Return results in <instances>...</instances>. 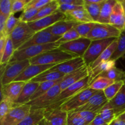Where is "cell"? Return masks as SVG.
Masks as SVG:
<instances>
[{
  "label": "cell",
  "mask_w": 125,
  "mask_h": 125,
  "mask_svg": "<svg viewBox=\"0 0 125 125\" xmlns=\"http://www.w3.org/2000/svg\"><path fill=\"white\" fill-rule=\"evenodd\" d=\"M92 79L90 75L82 79L80 81L71 85L69 87L61 91L59 95L53 100L51 104L45 109V112H48L55 109L59 108L63 104L67 102L68 100L75 96L78 93L81 92L84 89L89 87Z\"/></svg>",
  "instance_id": "cell-1"
},
{
  "label": "cell",
  "mask_w": 125,
  "mask_h": 125,
  "mask_svg": "<svg viewBox=\"0 0 125 125\" xmlns=\"http://www.w3.org/2000/svg\"><path fill=\"white\" fill-rule=\"evenodd\" d=\"M75 57H77L62 51L58 48L43 52L29 61L31 65H57Z\"/></svg>",
  "instance_id": "cell-2"
},
{
  "label": "cell",
  "mask_w": 125,
  "mask_h": 125,
  "mask_svg": "<svg viewBox=\"0 0 125 125\" xmlns=\"http://www.w3.org/2000/svg\"><path fill=\"white\" fill-rule=\"evenodd\" d=\"M31 65L29 60L9 62L1 68V84L4 85L13 82Z\"/></svg>",
  "instance_id": "cell-3"
},
{
  "label": "cell",
  "mask_w": 125,
  "mask_h": 125,
  "mask_svg": "<svg viewBox=\"0 0 125 125\" xmlns=\"http://www.w3.org/2000/svg\"><path fill=\"white\" fill-rule=\"evenodd\" d=\"M59 45L56 43L42 45L31 46L23 50H16L9 62L30 60L43 52L58 48Z\"/></svg>",
  "instance_id": "cell-4"
},
{
  "label": "cell",
  "mask_w": 125,
  "mask_h": 125,
  "mask_svg": "<svg viewBox=\"0 0 125 125\" xmlns=\"http://www.w3.org/2000/svg\"><path fill=\"white\" fill-rule=\"evenodd\" d=\"M115 39H117L111 38L92 41L90 46L83 57L87 67H89L92 63H94Z\"/></svg>",
  "instance_id": "cell-5"
},
{
  "label": "cell",
  "mask_w": 125,
  "mask_h": 125,
  "mask_svg": "<svg viewBox=\"0 0 125 125\" xmlns=\"http://www.w3.org/2000/svg\"><path fill=\"white\" fill-rule=\"evenodd\" d=\"M35 34V32L31 29L28 23L20 21L9 35L13 43L15 51L18 50Z\"/></svg>",
  "instance_id": "cell-6"
},
{
  "label": "cell",
  "mask_w": 125,
  "mask_h": 125,
  "mask_svg": "<svg viewBox=\"0 0 125 125\" xmlns=\"http://www.w3.org/2000/svg\"><path fill=\"white\" fill-rule=\"evenodd\" d=\"M122 32L110 24L96 23L95 26L86 38L91 41L104 39H118Z\"/></svg>",
  "instance_id": "cell-7"
},
{
  "label": "cell",
  "mask_w": 125,
  "mask_h": 125,
  "mask_svg": "<svg viewBox=\"0 0 125 125\" xmlns=\"http://www.w3.org/2000/svg\"><path fill=\"white\" fill-rule=\"evenodd\" d=\"M31 111V106L28 104L15 106L0 120V125H18L29 114Z\"/></svg>",
  "instance_id": "cell-8"
},
{
  "label": "cell",
  "mask_w": 125,
  "mask_h": 125,
  "mask_svg": "<svg viewBox=\"0 0 125 125\" xmlns=\"http://www.w3.org/2000/svg\"><path fill=\"white\" fill-rule=\"evenodd\" d=\"M91 42L90 39L86 37H80L59 45V49L76 57H83Z\"/></svg>",
  "instance_id": "cell-9"
},
{
  "label": "cell",
  "mask_w": 125,
  "mask_h": 125,
  "mask_svg": "<svg viewBox=\"0 0 125 125\" xmlns=\"http://www.w3.org/2000/svg\"><path fill=\"white\" fill-rule=\"evenodd\" d=\"M97 92L89 87L87 88L63 104L60 108L67 112L75 111L83 106Z\"/></svg>",
  "instance_id": "cell-10"
},
{
  "label": "cell",
  "mask_w": 125,
  "mask_h": 125,
  "mask_svg": "<svg viewBox=\"0 0 125 125\" xmlns=\"http://www.w3.org/2000/svg\"><path fill=\"white\" fill-rule=\"evenodd\" d=\"M61 92V89L59 83L54 85L42 96L29 101L28 104L31 106V111L38 109H45L51 104Z\"/></svg>",
  "instance_id": "cell-11"
},
{
  "label": "cell",
  "mask_w": 125,
  "mask_h": 125,
  "mask_svg": "<svg viewBox=\"0 0 125 125\" xmlns=\"http://www.w3.org/2000/svg\"><path fill=\"white\" fill-rule=\"evenodd\" d=\"M109 102L105 96L103 91H98L89 100L79 108L73 112H80V111H89L98 114L101 109Z\"/></svg>",
  "instance_id": "cell-12"
},
{
  "label": "cell",
  "mask_w": 125,
  "mask_h": 125,
  "mask_svg": "<svg viewBox=\"0 0 125 125\" xmlns=\"http://www.w3.org/2000/svg\"><path fill=\"white\" fill-rule=\"evenodd\" d=\"M66 16L61 11L57 10L52 14L38 20L29 22L28 24L35 33L45 30L51 27L57 22L65 19Z\"/></svg>",
  "instance_id": "cell-13"
},
{
  "label": "cell",
  "mask_w": 125,
  "mask_h": 125,
  "mask_svg": "<svg viewBox=\"0 0 125 125\" xmlns=\"http://www.w3.org/2000/svg\"><path fill=\"white\" fill-rule=\"evenodd\" d=\"M61 37L56 36L51 33L43 30L35 33L26 43L22 45L18 50H23L31 46L35 45H42L48 43H56L58 41Z\"/></svg>",
  "instance_id": "cell-14"
},
{
  "label": "cell",
  "mask_w": 125,
  "mask_h": 125,
  "mask_svg": "<svg viewBox=\"0 0 125 125\" xmlns=\"http://www.w3.org/2000/svg\"><path fill=\"white\" fill-rule=\"evenodd\" d=\"M85 65H86L84 62L83 57H77L56 65L50 68V70L59 72L62 74H64L65 75H67Z\"/></svg>",
  "instance_id": "cell-15"
},
{
  "label": "cell",
  "mask_w": 125,
  "mask_h": 125,
  "mask_svg": "<svg viewBox=\"0 0 125 125\" xmlns=\"http://www.w3.org/2000/svg\"><path fill=\"white\" fill-rule=\"evenodd\" d=\"M26 83L23 81H13L6 85H1V99L4 97L7 98L15 103Z\"/></svg>",
  "instance_id": "cell-16"
},
{
  "label": "cell",
  "mask_w": 125,
  "mask_h": 125,
  "mask_svg": "<svg viewBox=\"0 0 125 125\" xmlns=\"http://www.w3.org/2000/svg\"><path fill=\"white\" fill-rule=\"evenodd\" d=\"M55 64L50 65H31L28 66L21 74L14 81H23L28 82L30 81L34 78L43 72L50 69Z\"/></svg>",
  "instance_id": "cell-17"
},
{
  "label": "cell",
  "mask_w": 125,
  "mask_h": 125,
  "mask_svg": "<svg viewBox=\"0 0 125 125\" xmlns=\"http://www.w3.org/2000/svg\"><path fill=\"white\" fill-rule=\"evenodd\" d=\"M88 76H89V71L86 65L77 70L76 71L70 74H67L63 77V80L60 83L61 91L80 81Z\"/></svg>",
  "instance_id": "cell-18"
},
{
  "label": "cell",
  "mask_w": 125,
  "mask_h": 125,
  "mask_svg": "<svg viewBox=\"0 0 125 125\" xmlns=\"http://www.w3.org/2000/svg\"><path fill=\"white\" fill-rule=\"evenodd\" d=\"M110 24L121 32L125 30V18L123 6L121 1L117 0L110 18Z\"/></svg>",
  "instance_id": "cell-19"
},
{
  "label": "cell",
  "mask_w": 125,
  "mask_h": 125,
  "mask_svg": "<svg viewBox=\"0 0 125 125\" xmlns=\"http://www.w3.org/2000/svg\"><path fill=\"white\" fill-rule=\"evenodd\" d=\"M78 23H79L78 22L74 21L73 20H69L65 18L63 20L57 22L51 26V27L45 29V30L51 33L54 35L62 37L67 32L69 31L70 29L74 28Z\"/></svg>",
  "instance_id": "cell-20"
},
{
  "label": "cell",
  "mask_w": 125,
  "mask_h": 125,
  "mask_svg": "<svg viewBox=\"0 0 125 125\" xmlns=\"http://www.w3.org/2000/svg\"><path fill=\"white\" fill-rule=\"evenodd\" d=\"M40 83L28 81L26 83L19 97L15 103V106L26 104L31 101V98L39 87Z\"/></svg>",
  "instance_id": "cell-21"
},
{
  "label": "cell",
  "mask_w": 125,
  "mask_h": 125,
  "mask_svg": "<svg viewBox=\"0 0 125 125\" xmlns=\"http://www.w3.org/2000/svg\"><path fill=\"white\" fill-rule=\"evenodd\" d=\"M68 112L61 108L45 112V118L51 125H67Z\"/></svg>",
  "instance_id": "cell-22"
},
{
  "label": "cell",
  "mask_w": 125,
  "mask_h": 125,
  "mask_svg": "<svg viewBox=\"0 0 125 125\" xmlns=\"http://www.w3.org/2000/svg\"><path fill=\"white\" fill-rule=\"evenodd\" d=\"M109 104L115 111L117 117L125 112V87L124 85Z\"/></svg>",
  "instance_id": "cell-23"
},
{
  "label": "cell",
  "mask_w": 125,
  "mask_h": 125,
  "mask_svg": "<svg viewBox=\"0 0 125 125\" xmlns=\"http://www.w3.org/2000/svg\"><path fill=\"white\" fill-rule=\"evenodd\" d=\"M65 15L66 16V19L74 21L78 23L94 22L84 6L80 9L67 12Z\"/></svg>",
  "instance_id": "cell-24"
},
{
  "label": "cell",
  "mask_w": 125,
  "mask_h": 125,
  "mask_svg": "<svg viewBox=\"0 0 125 125\" xmlns=\"http://www.w3.org/2000/svg\"><path fill=\"white\" fill-rule=\"evenodd\" d=\"M117 1V0H105L101 7L100 15L97 23L110 24V18Z\"/></svg>",
  "instance_id": "cell-25"
},
{
  "label": "cell",
  "mask_w": 125,
  "mask_h": 125,
  "mask_svg": "<svg viewBox=\"0 0 125 125\" xmlns=\"http://www.w3.org/2000/svg\"><path fill=\"white\" fill-rule=\"evenodd\" d=\"M117 43H118V41H117V39L103 51V52L98 57L97 59L94 63H92L89 67H87L89 71H90L94 69V68H95L98 65H99L101 62L107 61L111 59L112 54H113L114 52H115L116 50V48H117Z\"/></svg>",
  "instance_id": "cell-26"
},
{
  "label": "cell",
  "mask_w": 125,
  "mask_h": 125,
  "mask_svg": "<svg viewBox=\"0 0 125 125\" xmlns=\"http://www.w3.org/2000/svg\"><path fill=\"white\" fill-rule=\"evenodd\" d=\"M65 76V75L64 74H62L60 72L49 69L45 72H43L42 73H41L37 76L34 78V79L31 80L30 81L39 83H44V82L55 81H57L61 78H63Z\"/></svg>",
  "instance_id": "cell-27"
},
{
  "label": "cell",
  "mask_w": 125,
  "mask_h": 125,
  "mask_svg": "<svg viewBox=\"0 0 125 125\" xmlns=\"http://www.w3.org/2000/svg\"><path fill=\"white\" fill-rule=\"evenodd\" d=\"M45 118V109L32 111L18 125H39Z\"/></svg>",
  "instance_id": "cell-28"
},
{
  "label": "cell",
  "mask_w": 125,
  "mask_h": 125,
  "mask_svg": "<svg viewBox=\"0 0 125 125\" xmlns=\"http://www.w3.org/2000/svg\"><path fill=\"white\" fill-rule=\"evenodd\" d=\"M114 67H115V62L112 60H109L107 61L103 62L98 65L95 68L89 71V75L93 81L101 73L107 72Z\"/></svg>",
  "instance_id": "cell-29"
},
{
  "label": "cell",
  "mask_w": 125,
  "mask_h": 125,
  "mask_svg": "<svg viewBox=\"0 0 125 125\" xmlns=\"http://www.w3.org/2000/svg\"><path fill=\"white\" fill-rule=\"evenodd\" d=\"M58 10L59 4L57 2V0H52L50 3H49L48 4L45 6L42 9L39 10L37 15L35 16V17L32 20V21L38 20H40L41 18H44V17L50 15L56 12Z\"/></svg>",
  "instance_id": "cell-30"
},
{
  "label": "cell",
  "mask_w": 125,
  "mask_h": 125,
  "mask_svg": "<svg viewBox=\"0 0 125 125\" xmlns=\"http://www.w3.org/2000/svg\"><path fill=\"white\" fill-rule=\"evenodd\" d=\"M117 41L118 43L116 50L110 59L115 62L120 58L125 59V30L121 32L117 39Z\"/></svg>",
  "instance_id": "cell-31"
},
{
  "label": "cell",
  "mask_w": 125,
  "mask_h": 125,
  "mask_svg": "<svg viewBox=\"0 0 125 125\" xmlns=\"http://www.w3.org/2000/svg\"><path fill=\"white\" fill-rule=\"evenodd\" d=\"M100 77H104L111 80L114 81L115 83L125 80V72L114 67V68L109 70L107 72L101 73L98 76Z\"/></svg>",
  "instance_id": "cell-32"
},
{
  "label": "cell",
  "mask_w": 125,
  "mask_h": 125,
  "mask_svg": "<svg viewBox=\"0 0 125 125\" xmlns=\"http://www.w3.org/2000/svg\"><path fill=\"white\" fill-rule=\"evenodd\" d=\"M63 78H61V79H59V80L55 81L44 82V83H40L39 87L37 88L36 91L35 92L34 95H32V96L31 98V101L35 100V99L42 96V95H44L45 93H46L48 91H49L51 88L53 87L54 85H56V84L61 83V82L63 80Z\"/></svg>",
  "instance_id": "cell-33"
},
{
  "label": "cell",
  "mask_w": 125,
  "mask_h": 125,
  "mask_svg": "<svg viewBox=\"0 0 125 125\" xmlns=\"http://www.w3.org/2000/svg\"><path fill=\"white\" fill-rule=\"evenodd\" d=\"M115 82L104 77H97L92 81L89 88L96 91H103Z\"/></svg>",
  "instance_id": "cell-34"
},
{
  "label": "cell",
  "mask_w": 125,
  "mask_h": 125,
  "mask_svg": "<svg viewBox=\"0 0 125 125\" xmlns=\"http://www.w3.org/2000/svg\"><path fill=\"white\" fill-rule=\"evenodd\" d=\"M15 51L12 40L10 39V37H9L7 40V43H6L4 51L2 56L0 58V63H1V65H5L9 63L10 60L11 59L12 56H13Z\"/></svg>",
  "instance_id": "cell-35"
},
{
  "label": "cell",
  "mask_w": 125,
  "mask_h": 125,
  "mask_svg": "<svg viewBox=\"0 0 125 125\" xmlns=\"http://www.w3.org/2000/svg\"><path fill=\"white\" fill-rule=\"evenodd\" d=\"M106 123L109 124L111 122L117 118L114 110L110 106L109 103H107L101 109V111L98 114Z\"/></svg>",
  "instance_id": "cell-36"
},
{
  "label": "cell",
  "mask_w": 125,
  "mask_h": 125,
  "mask_svg": "<svg viewBox=\"0 0 125 125\" xmlns=\"http://www.w3.org/2000/svg\"><path fill=\"white\" fill-rule=\"evenodd\" d=\"M123 85H124V81H123L116 82V83H114L112 85L109 86L104 90H103L105 96L107 99V100L109 101L113 98H114L115 96L120 90V89L123 87Z\"/></svg>",
  "instance_id": "cell-37"
},
{
  "label": "cell",
  "mask_w": 125,
  "mask_h": 125,
  "mask_svg": "<svg viewBox=\"0 0 125 125\" xmlns=\"http://www.w3.org/2000/svg\"><path fill=\"white\" fill-rule=\"evenodd\" d=\"M95 24H96L95 22L79 23L74 27V29L78 32L81 37H86L88 34L92 30Z\"/></svg>",
  "instance_id": "cell-38"
},
{
  "label": "cell",
  "mask_w": 125,
  "mask_h": 125,
  "mask_svg": "<svg viewBox=\"0 0 125 125\" xmlns=\"http://www.w3.org/2000/svg\"><path fill=\"white\" fill-rule=\"evenodd\" d=\"M103 2L101 4H84V7L89 12L94 21L95 23H97L99 19L101 7Z\"/></svg>",
  "instance_id": "cell-39"
},
{
  "label": "cell",
  "mask_w": 125,
  "mask_h": 125,
  "mask_svg": "<svg viewBox=\"0 0 125 125\" xmlns=\"http://www.w3.org/2000/svg\"><path fill=\"white\" fill-rule=\"evenodd\" d=\"M39 10L36 9L33 7H26L25 9L22 12L21 15L20 16L19 19L21 21L25 22V23H29L32 21L37 14Z\"/></svg>",
  "instance_id": "cell-40"
},
{
  "label": "cell",
  "mask_w": 125,
  "mask_h": 125,
  "mask_svg": "<svg viewBox=\"0 0 125 125\" xmlns=\"http://www.w3.org/2000/svg\"><path fill=\"white\" fill-rule=\"evenodd\" d=\"M14 107H15V103L8 98L4 97L1 99L0 104V120L3 118Z\"/></svg>",
  "instance_id": "cell-41"
},
{
  "label": "cell",
  "mask_w": 125,
  "mask_h": 125,
  "mask_svg": "<svg viewBox=\"0 0 125 125\" xmlns=\"http://www.w3.org/2000/svg\"><path fill=\"white\" fill-rule=\"evenodd\" d=\"M81 36L78 34V32L76 31V29L74 28L70 29L69 31L67 32L65 34H63L58 41L56 42V43L59 45H61L62 44H64L65 43L69 42L74 40L75 39H79Z\"/></svg>",
  "instance_id": "cell-42"
},
{
  "label": "cell",
  "mask_w": 125,
  "mask_h": 125,
  "mask_svg": "<svg viewBox=\"0 0 125 125\" xmlns=\"http://www.w3.org/2000/svg\"><path fill=\"white\" fill-rule=\"evenodd\" d=\"M67 125H89L84 119L78 114V112H68Z\"/></svg>",
  "instance_id": "cell-43"
},
{
  "label": "cell",
  "mask_w": 125,
  "mask_h": 125,
  "mask_svg": "<svg viewBox=\"0 0 125 125\" xmlns=\"http://www.w3.org/2000/svg\"><path fill=\"white\" fill-rule=\"evenodd\" d=\"M20 20L19 18H16L14 16V14L11 13L10 15L8 17L7 20L6 25V29H5V35L6 36L9 37L12 32L14 30L15 28L17 26V24L20 23Z\"/></svg>",
  "instance_id": "cell-44"
},
{
  "label": "cell",
  "mask_w": 125,
  "mask_h": 125,
  "mask_svg": "<svg viewBox=\"0 0 125 125\" xmlns=\"http://www.w3.org/2000/svg\"><path fill=\"white\" fill-rule=\"evenodd\" d=\"M13 0H1L0 1V13L9 17L12 13Z\"/></svg>",
  "instance_id": "cell-45"
},
{
  "label": "cell",
  "mask_w": 125,
  "mask_h": 125,
  "mask_svg": "<svg viewBox=\"0 0 125 125\" xmlns=\"http://www.w3.org/2000/svg\"><path fill=\"white\" fill-rule=\"evenodd\" d=\"M31 0H13L12 7V13L15 14L17 12L24 10Z\"/></svg>",
  "instance_id": "cell-46"
},
{
  "label": "cell",
  "mask_w": 125,
  "mask_h": 125,
  "mask_svg": "<svg viewBox=\"0 0 125 125\" xmlns=\"http://www.w3.org/2000/svg\"><path fill=\"white\" fill-rule=\"evenodd\" d=\"M52 0H31L30 2L26 7H33L37 10H40L51 2Z\"/></svg>",
  "instance_id": "cell-47"
},
{
  "label": "cell",
  "mask_w": 125,
  "mask_h": 125,
  "mask_svg": "<svg viewBox=\"0 0 125 125\" xmlns=\"http://www.w3.org/2000/svg\"><path fill=\"white\" fill-rule=\"evenodd\" d=\"M78 112V114L85 120V122L88 125L90 124L98 115V114L89 112V111H80V112Z\"/></svg>",
  "instance_id": "cell-48"
},
{
  "label": "cell",
  "mask_w": 125,
  "mask_h": 125,
  "mask_svg": "<svg viewBox=\"0 0 125 125\" xmlns=\"http://www.w3.org/2000/svg\"><path fill=\"white\" fill-rule=\"evenodd\" d=\"M83 6H76V5H71V4H59V10L61 12L65 14L67 12H71V11L74 10L76 9L81 8Z\"/></svg>",
  "instance_id": "cell-49"
},
{
  "label": "cell",
  "mask_w": 125,
  "mask_h": 125,
  "mask_svg": "<svg viewBox=\"0 0 125 125\" xmlns=\"http://www.w3.org/2000/svg\"><path fill=\"white\" fill-rule=\"evenodd\" d=\"M59 4H66L76 5V6H84V0H57Z\"/></svg>",
  "instance_id": "cell-50"
},
{
  "label": "cell",
  "mask_w": 125,
  "mask_h": 125,
  "mask_svg": "<svg viewBox=\"0 0 125 125\" xmlns=\"http://www.w3.org/2000/svg\"><path fill=\"white\" fill-rule=\"evenodd\" d=\"M8 17L0 13V36L5 35V29H6V22Z\"/></svg>",
  "instance_id": "cell-51"
},
{
  "label": "cell",
  "mask_w": 125,
  "mask_h": 125,
  "mask_svg": "<svg viewBox=\"0 0 125 125\" xmlns=\"http://www.w3.org/2000/svg\"><path fill=\"white\" fill-rule=\"evenodd\" d=\"M9 37L6 35H2L0 36V58L2 56L3 54L4 51L5 47H6V43H7V39Z\"/></svg>",
  "instance_id": "cell-52"
},
{
  "label": "cell",
  "mask_w": 125,
  "mask_h": 125,
  "mask_svg": "<svg viewBox=\"0 0 125 125\" xmlns=\"http://www.w3.org/2000/svg\"><path fill=\"white\" fill-rule=\"evenodd\" d=\"M109 123H106L98 114L96 115L95 119L89 125H108Z\"/></svg>",
  "instance_id": "cell-53"
},
{
  "label": "cell",
  "mask_w": 125,
  "mask_h": 125,
  "mask_svg": "<svg viewBox=\"0 0 125 125\" xmlns=\"http://www.w3.org/2000/svg\"><path fill=\"white\" fill-rule=\"evenodd\" d=\"M108 125H125V122L118 117H117Z\"/></svg>",
  "instance_id": "cell-54"
},
{
  "label": "cell",
  "mask_w": 125,
  "mask_h": 125,
  "mask_svg": "<svg viewBox=\"0 0 125 125\" xmlns=\"http://www.w3.org/2000/svg\"><path fill=\"white\" fill-rule=\"evenodd\" d=\"M84 4H101L104 0H84Z\"/></svg>",
  "instance_id": "cell-55"
},
{
  "label": "cell",
  "mask_w": 125,
  "mask_h": 125,
  "mask_svg": "<svg viewBox=\"0 0 125 125\" xmlns=\"http://www.w3.org/2000/svg\"><path fill=\"white\" fill-rule=\"evenodd\" d=\"M39 125H50V123L48 122V121L46 120L45 118H44L40 122V123H39Z\"/></svg>",
  "instance_id": "cell-56"
},
{
  "label": "cell",
  "mask_w": 125,
  "mask_h": 125,
  "mask_svg": "<svg viewBox=\"0 0 125 125\" xmlns=\"http://www.w3.org/2000/svg\"><path fill=\"white\" fill-rule=\"evenodd\" d=\"M118 117V118H120V119H122V120H123L125 122V113L122 114V115H120L119 117Z\"/></svg>",
  "instance_id": "cell-57"
},
{
  "label": "cell",
  "mask_w": 125,
  "mask_h": 125,
  "mask_svg": "<svg viewBox=\"0 0 125 125\" xmlns=\"http://www.w3.org/2000/svg\"><path fill=\"white\" fill-rule=\"evenodd\" d=\"M121 2H122V5H123V9H124L125 18V0H122V1H121Z\"/></svg>",
  "instance_id": "cell-58"
},
{
  "label": "cell",
  "mask_w": 125,
  "mask_h": 125,
  "mask_svg": "<svg viewBox=\"0 0 125 125\" xmlns=\"http://www.w3.org/2000/svg\"><path fill=\"white\" fill-rule=\"evenodd\" d=\"M124 87H125V80L124 81Z\"/></svg>",
  "instance_id": "cell-59"
}]
</instances>
